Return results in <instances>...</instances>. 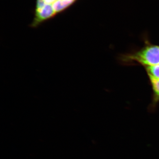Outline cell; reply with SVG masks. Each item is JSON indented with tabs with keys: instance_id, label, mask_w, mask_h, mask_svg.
I'll use <instances>...</instances> for the list:
<instances>
[{
	"instance_id": "6da1fadb",
	"label": "cell",
	"mask_w": 159,
	"mask_h": 159,
	"mask_svg": "<svg viewBox=\"0 0 159 159\" xmlns=\"http://www.w3.org/2000/svg\"><path fill=\"white\" fill-rule=\"evenodd\" d=\"M126 62H136L144 66L159 65V46L148 45L146 47L123 57Z\"/></svg>"
},
{
	"instance_id": "7a4b0ae2",
	"label": "cell",
	"mask_w": 159,
	"mask_h": 159,
	"mask_svg": "<svg viewBox=\"0 0 159 159\" xmlns=\"http://www.w3.org/2000/svg\"><path fill=\"white\" fill-rule=\"evenodd\" d=\"M56 14L52 5L46 4L41 9H35L34 19L30 26L31 28H36L43 22L54 17Z\"/></svg>"
},
{
	"instance_id": "3957f363",
	"label": "cell",
	"mask_w": 159,
	"mask_h": 159,
	"mask_svg": "<svg viewBox=\"0 0 159 159\" xmlns=\"http://www.w3.org/2000/svg\"><path fill=\"white\" fill-rule=\"evenodd\" d=\"M76 0H57L52 4L53 9L56 14L61 12L70 7Z\"/></svg>"
},
{
	"instance_id": "277c9868",
	"label": "cell",
	"mask_w": 159,
	"mask_h": 159,
	"mask_svg": "<svg viewBox=\"0 0 159 159\" xmlns=\"http://www.w3.org/2000/svg\"><path fill=\"white\" fill-rule=\"evenodd\" d=\"M149 78L153 91L152 107H154L159 102V79L151 77H149Z\"/></svg>"
},
{
	"instance_id": "5b68a950",
	"label": "cell",
	"mask_w": 159,
	"mask_h": 159,
	"mask_svg": "<svg viewBox=\"0 0 159 159\" xmlns=\"http://www.w3.org/2000/svg\"><path fill=\"white\" fill-rule=\"evenodd\" d=\"M148 77L159 79V65L145 67Z\"/></svg>"
},
{
	"instance_id": "8992f818",
	"label": "cell",
	"mask_w": 159,
	"mask_h": 159,
	"mask_svg": "<svg viewBox=\"0 0 159 159\" xmlns=\"http://www.w3.org/2000/svg\"><path fill=\"white\" fill-rule=\"evenodd\" d=\"M46 3V4H51V5H52L54 2H56L57 0H43Z\"/></svg>"
}]
</instances>
